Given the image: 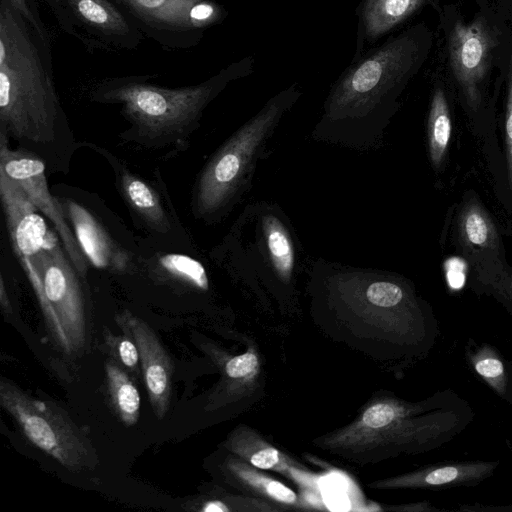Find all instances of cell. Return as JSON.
<instances>
[{
  "label": "cell",
  "instance_id": "29",
  "mask_svg": "<svg viewBox=\"0 0 512 512\" xmlns=\"http://www.w3.org/2000/svg\"><path fill=\"white\" fill-rule=\"evenodd\" d=\"M507 94L505 113V144L507 155V169L510 187L512 189V50L509 56L507 70Z\"/></svg>",
  "mask_w": 512,
  "mask_h": 512
},
{
  "label": "cell",
  "instance_id": "2",
  "mask_svg": "<svg viewBox=\"0 0 512 512\" xmlns=\"http://www.w3.org/2000/svg\"><path fill=\"white\" fill-rule=\"evenodd\" d=\"M432 46L433 31L417 23L352 60L331 87L317 133L350 145L374 139L396 111L398 98Z\"/></svg>",
  "mask_w": 512,
  "mask_h": 512
},
{
  "label": "cell",
  "instance_id": "12",
  "mask_svg": "<svg viewBox=\"0 0 512 512\" xmlns=\"http://www.w3.org/2000/svg\"><path fill=\"white\" fill-rule=\"evenodd\" d=\"M115 323L138 348L149 402L155 417L162 420L169 411L172 395L173 363L170 355L150 325L131 311L117 313Z\"/></svg>",
  "mask_w": 512,
  "mask_h": 512
},
{
  "label": "cell",
  "instance_id": "6",
  "mask_svg": "<svg viewBox=\"0 0 512 512\" xmlns=\"http://www.w3.org/2000/svg\"><path fill=\"white\" fill-rule=\"evenodd\" d=\"M19 262L35 292L52 342L64 355L79 356L88 343V308L81 275L63 245Z\"/></svg>",
  "mask_w": 512,
  "mask_h": 512
},
{
  "label": "cell",
  "instance_id": "5",
  "mask_svg": "<svg viewBox=\"0 0 512 512\" xmlns=\"http://www.w3.org/2000/svg\"><path fill=\"white\" fill-rule=\"evenodd\" d=\"M301 94L293 84L274 95L210 157L193 189L191 206L196 218L216 220L234 204L267 140Z\"/></svg>",
  "mask_w": 512,
  "mask_h": 512
},
{
  "label": "cell",
  "instance_id": "30",
  "mask_svg": "<svg viewBox=\"0 0 512 512\" xmlns=\"http://www.w3.org/2000/svg\"><path fill=\"white\" fill-rule=\"evenodd\" d=\"M12 7L45 39L51 40L38 10L36 0H7Z\"/></svg>",
  "mask_w": 512,
  "mask_h": 512
},
{
  "label": "cell",
  "instance_id": "23",
  "mask_svg": "<svg viewBox=\"0 0 512 512\" xmlns=\"http://www.w3.org/2000/svg\"><path fill=\"white\" fill-rule=\"evenodd\" d=\"M451 118L447 97L441 83L433 90L429 117L428 142L430 158L435 167L444 159L451 136Z\"/></svg>",
  "mask_w": 512,
  "mask_h": 512
},
{
  "label": "cell",
  "instance_id": "4",
  "mask_svg": "<svg viewBox=\"0 0 512 512\" xmlns=\"http://www.w3.org/2000/svg\"><path fill=\"white\" fill-rule=\"evenodd\" d=\"M473 418L471 406L451 390L416 403L384 399L372 403L353 424L322 442L339 451L356 453L391 446L417 454L448 443Z\"/></svg>",
  "mask_w": 512,
  "mask_h": 512
},
{
  "label": "cell",
  "instance_id": "8",
  "mask_svg": "<svg viewBox=\"0 0 512 512\" xmlns=\"http://www.w3.org/2000/svg\"><path fill=\"white\" fill-rule=\"evenodd\" d=\"M442 18L447 66L467 102L476 106L500 56L505 55L504 27L488 8L468 22L455 12L445 11Z\"/></svg>",
  "mask_w": 512,
  "mask_h": 512
},
{
  "label": "cell",
  "instance_id": "25",
  "mask_svg": "<svg viewBox=\"0 0 512 512\" xmlns=\"http://www.w3.org/2000/svg\"><path fill=\"white\" fill-rule=\"evenodd\" d=\"M349 487L348 480L337 473L318 477L313 502L317 507L319 505L318 497L322 496L321 504L326 506L327 509L335 511L350 510L352 500L349 497Z\"/></svg>",
  "mask_w": 512,
  "mask_h": 512
},
{
  "label": "cell",
  "instance_id": "3",
  "mask_svg": "<svg viewBox=\"0 0 512 512\" xmlns=\"http://www.w3.org/2000/svg\"><path fill=\"white\" fill-rule=\"evenodd\" d=\"M254 67V57L247 56L201 83L182 87L158 85L151 81L153 75L105 77L91 86L89 98L121 107L130 124L120 134L123 141L168 155L188 146L207 106L229 83L252 74Z\"/></svg>",
  "mask_w": 512,
  "mask_h": 512
},
{
  "label": "cell",
  "instance_id": "24",
  "mask_svg": "<svg viewBox=\"0 0 512 512\" xmlns=\"http://www.w3.org/2000/svg\"><path fill=\"white\" fill-rule=\"evenodd\" d=\"M160 275L185 284L187 287L207 290L208 277L203 265L185 255L167 254L157 260Z\"/></svg>",
  "mask_w": 512,
  "mask_h": 512
},
{
  "label": "cell",
  "instance_id": "16",
  "mask_svg": "<svg viewBox=\"0 0 512 512\" xmlns=\"http://www.w3.org/2000/svg\"><path fill=\"white\" fill-rule=\"evenodd\" d=\"M225 447L238 458L264 470H273L293 480L313 496L318 477L280 452L247 427H238L228 436Z\"/></svg>",
  "mask_w": 512,
  "mask_h": 512
},
{
  "label": "cell",
  "instance_id": "13",
  "mask_svg": "<svg viewBox=\"0 0 512 512\" xmlns=\"http://www.w3.org/2000/svg\"><path fill=\"white\" fill-rule=\"evenodd\" d=\"M0 199L13 249L19 260L32 259L62 244L40 210L12 179L0 171Z\"/></svg>",
  "mask_w": 512,
  "mask_h": 512
},
{
  "label": "cell",
  "instance_id": "9",
  "mask_svg": "<svg viewBox=\"0 0 512 512\" xmlns=\"http://www.w3.org/2000/svg\"><path fill=\"white\" fill-rule=\"evenodd\" d=\"M144 37L164 50L197 46L205 31L220 24L227 10L216 0H112Z\"/></svg>",
  "mask_w": 512,
  "mask_h": 512
},
{
  "label": "cell",
  "instance_id": "11",
  "mask_svg": "<svg viewBox=\"0 0 512 512\" xmlns=\"http://www.w3.org/2000/svg\"><path fill=\"white\" fill-rule=\"evenodd\" d=\"M8 138L0 132V171L12 179L53 225L69 259L81 277L88 273L90 260L83 251L64 213L61 202L49 190L46 164L23 149H10Z\"/></svg>",
  "mask_w": 512,
  "mask_h": 512
},
{
  "label": "cell",
  "instance_id": "22",
  "mask_svg": "<svg viewBox=\"0 0 512 512\" xmlns=\"http://www.w3.org/2000/svg\"><path fill=\"white\" fill-rule=\"evenodd\" d=\"M262 229L270 263L283 281H289L295 260L289 231L284 223L273 214L263 216Z\"/></svg>",
  "mask_w": 512,
  "mask_h": 512
},
{
  "label": "cell",
  "instance_id": "21",
  "mask_svg": "<svg viewBox=\"0 0 512 512\" xmlns=\"http://www.w3.org/2000/svg\"><path fill=\"white\" fill-rule=\"evenodd\" d=\"M467 359L473 370L502 399L512 402L511 375L498 352L487 344L467 349Z\"/></svg>",
  "mask_w": 512,
  "mask_h": 512
},
{
  "label": "cell",
  "instance_id": "28",
  "mask_svg": "<svg viewBox=\"0 0 512 512\" xmlns=\"http://www.w3.org/2000/svg\"><path fill=\"white\" fill-rule=\"evenodd\" d=\"M259 369V360L253 350H249L226 361L224 366L225 376L231 380H251Z\"/></svg>",
  "mask_w": 512,
  "mask_h": 512
},
{
  "label": "cell",
  "instance_id": "19",
  "mask_svg": "<svg viewBox=\"0 0 512 512\" xmlns=\"http://www.w3.org/2000/svg\"><path fill=\"white\" fill-rule=\"evenodd\" d=\"M226 470L230 477L245 491L253 496L281 506L303 508L305 502L283 483L258 471V468L236 457L229 458Z\"/></svg>",
  "mask_w": 512,
  "mask_h": 512
},
{
  "label": "cell",
  "instance_id": "7",
  "mask_svg": "<svg viewBox=\"0 0 512 512\" xmlns=\"http://www.w3.org/2000/svg\"><path fill=\"white\" fill-rule=\"evenodd\" d=\"M0 405L32 444L67 470L79 472L98 465L88 437L54 403L36 399L10 380L1 378Z\"/></svg>",
  "mask_w": 512,
  "mask_h": 512
},
{
  "label": "cell",
  "instance_id": "20",
  "mask_svg": "<svg viewBox=\"0 0 512 512\" xmlns=\"http://www.w3.org/2000/svg\"><path fill=\"white\" fill-rule=\"evenodd\" d=\"M105 386L112 411L126 427L137 424L140 394L127 371L113 358L105 363Z\"/></svg>",
  "mask_w": 512,
  "mask_h": 512
},
{
  "label": "cell",
  "instance_id": "31",
  "mask_svg": "<svg viewBox=\"0 0 512 512\" xmlns=\"http://www.w3.org/2000/svg\"><path fill=\"white\" fill-rule=\"evenodd\" d=\"M0 304H1L2 310L4 312H6V313L12 312V306H11V302L9 300V297H8V294H7V291L5 288L3 276H1V279H0Z\"/></svg>",
  "mask_w": 512,
  "mask_h": 512
},
{
  "label": "cell",
  "instance_id": "18",
  "mask_svg": "<svg viewBox=\"0 0 512 512\" xmlns=\"http://www.w3.org/2000/svg\"><path fill=\"white\" fill-rule=\"evenodd\" d=\"M64 213L83 251L95 266L113 271L128 267V254L120 248L106 228L85 208L74 201H60Z\"/></svg>",
  "mask_w": 512,
  "mask_h": 512
},
{
  "label": "cell",
  "instance_id": "15",
  "mask_svg": "<svg viewBox=\"0 0 512 512\" xmlns=\"http://www.w3.org/2000/svg\"><path fill=\"white\" fill-rule=\"evenodd\" d=\"M441 0H361L356 14V51L359 58L368 46L390 34L427 6L438 8Z\"/></svg>",
  "mask_w": 512,
  "mask_h": 512
},
{
  "label": "cell",
  "instance_id": "17",
  "mask_svg": "<svg viewBox=\"0 0 512 512\" xmlns=\"http://www.w3.org/2000/svg\"><path fill=\"white\" fill-rule=\"evenodd\" d=\"M498 461H464L430 466L385 480L379 487L449 489L475 486L494 474Z\"/></svg>",
  "mask_w": 512,
  "mask_h": 512
},
{
  "label": "cell",
  "instance_id": "26",
  "mask_svg": "<svg viewBox=\"0 0 512 512\" xmlns=\"http://www.w3.org/2000/svg\"><path fill=\"white\" fill-rule=\"evenodd\" d=\"M104 340L112 358L130 374L141 375L140 356L134 340L127 334L114 335L109 330L104 332Z\"/></svg>",
  "mask_w": 512,
  "mask_h": 512
},
{
  "label": "cell",
  "instance_id": "1",
  "mask_svg": "<svg viewBox=\"0 0 512 512\" xmlns=\"http://www.w3.org/2000/svg\"><path fill=\"white\" fill-rule=\"evenodd\" d=\"M0 132L50 169L73 138L57 93L51 40L43 38L7 0H0Z\"/></svg>",
  "mask_w": 512,
  "mask_h": 512
},
{
  "label": "cell",
  "instance_id": "10",
  "mask_svg": "<svg viewBox=\"0 0 512 512\" xmlns=\"http://www.w3.org/2000/svg\"><path fill=\"white\" fill-rule=\"evenodd\" d=\"M90 53L135 50L144 35L112 0H39Z\"/></svg>",
  "mask_w": 512,
  "mask_h": 512
},
{
  "label": "cell",
  "instance_id": "27",
  "mask_svg": "<svg viewBox=\"0 0 512 512\" xmlns=\"http://www.w3.org/2000/svg\"><path fill=\"white\" fill-rule=\"evenodd\" d=\"M465 239L475 246H485L491 236V227L486 215L478 207H469L462 218Z\"/></svg>",
  "mask_w": 512,
  "mask_h": 512
},
{
  "label": "cell",
  "instance_id": "14",
  "mask_svg": "<svg viewBox=\"0 0 512 512\" xmlns=\"http://www.w3.org/2000/svg\"><path fill=\"white\" fill-rule=\"evenodd\" d=\"M101 153L113 168L118 190L133 218L154 236L167 237L178 227L165 188L132 172L107 151Z\"/></svg>",
  "mask_w": 512,
  "mask_h": 512
}]
</instances>
